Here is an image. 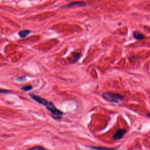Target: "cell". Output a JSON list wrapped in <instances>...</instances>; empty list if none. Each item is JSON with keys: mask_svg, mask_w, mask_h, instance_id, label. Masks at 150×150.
<instances>
[{"mask_svg": "<svg viewBox=\"0 0 150 150\" xmlns=\"http://www.w3.org/2000/svg\"><path fill=\"white\" fill-rule=\"evenodd\" d=\"M30 96L35 101L44 105L46 108V109L51 113V115L53 117V118L56 120L61 119L63 113L60 110L57 108L53 104V103L48 101L45 99H44L34 94H30Z\"/></svg>", "mask_w": 150, "mask_h": 150, "instance_id": "1", "label": "cell"}, {"mask_svg": "<svg viewBox=\"0 0 150 150\" xmlns=\"http://www.w3.org/2000/svg\"><path fill=\"white\" fill-rule=\"evenodd\" d=\"M103 97L106 101L111 103H117L122 101L124 99V97L120 94L111 93V92H105L103 94Z\"/></svg>", "mask_w": 150, "mask_h": 150, "instance_id": "2", "label": "cell"}, {"mask_svg": "<svg viewBox=\"0 0 150 150\" xmlns=\"http://www.w3.org/2000/svg\"><path fill=\"white\" fill-rule=\"evenodd\" d=\"M127 132V130L124 129H118L115 134L113 136L114 139H120L123 138Z\"/></svg>", "mask_w": 150, "mask_h": 150, "instance_id": "3", "label": "cell"}, {"mask_svg": "<svg viewBox=\"0 0 150 150\" xmlns=\"http://www.w3.org/2000/svg\"><path fill=\"white\" fill-rule=\"evenodd\" d=\"M90 148L95 149V150H116L115 148H107L105 146H89Z\"/></svg>", "mask_w": 150, "mask_h": 150, "instance_id": "4", "label": "cell"}, {"mask_svg": "<svg viewBox=\"0 0 150 150\" xmlns=\"http://www.w3.org/2000/svg\"><path fill=\"white\" fill-rule=\"evenodd\" d=\"M26 150H45V148L42 146L40 145H37L35 146H33L32 148H30L27 149Z\"/></svg>", "mask_w": 150, "mask_h": 150, "instance_id": "5", "label": "cell"}, {"mask_svg": "<svg viewBox=\"0 0 150 150\" xmlns=\"http://www.w3.org/2000/svg\"><path fill=\"white\" fill-rule=\"evenodd\" d=\"M134 37L137 39H142L144 37L142 34L138 33V32H135L134 33Z\"/></svg>", "mask_w": 150, "mask_h": 150, "instance_id": "6", "label": "cell"}, {"mask_svg": "<svg viewBox=\"0 0 150 150\" xmlns=\"http://www.w3.org/2000/svg\"><path fill=\"white\" fill-rule=\"evenodd\" d=\"M32 89V86H30V85H28V86H24L21 88V89L25 92H28V91H30L31 90V89Z\"/></svg>", "mask_w": 150, "mask_h": 150, "instance_id": "7", "label": "cell"}, {"mask_svg": "<svg viewBox=\"0 0 150 150\" xmlns=\"http://www.w3.org/2000/svg\"><path fill=\"white\" fill-rule=\"evenodd\" d=\"M28 34H29V31H21L20 32V35L21 37H25L27 35H28Z\"/></svg>", "mask_w": 150, "mask_h": 150, "instance_id": "8", "label": "cell"}, {"mask_svg": "<svg viewBox=\"0 0 150 150\" xmlns=\"http://www.w3.org/2000/svg\"><path fill=\"white\" fill-rule=\"evenodd\" d=\"M12 92L11 90H6L3 89H0V94H7V93H11Z\"/></svg>", "mask_w": 150, "mask_h": 150, "instance_id": "9", "label": "cell"}, {"mask_svg": "<svg viewBox=\"0 0 150 150\" xmlns=\"http://www.w3.org/2000/svg\"><path fill=\"white\" fill-rule=\"evenodd\" d=\"M148 116H149V117H150V114H148Z\"/></svg>", "mask_w": 150, "mask_h": 150, "instance_id": "10", "label": "cell"}]
</instances>
